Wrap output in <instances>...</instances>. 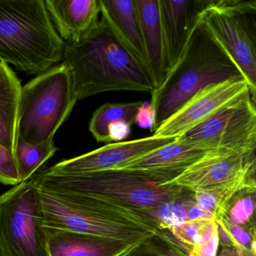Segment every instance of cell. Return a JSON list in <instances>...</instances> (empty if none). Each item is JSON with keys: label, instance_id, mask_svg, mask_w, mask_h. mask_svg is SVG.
Wrapping results in <instances>:
<instances>
[{"label": "cell", "instance_id": "obj_1", "mask_svg": "<svg viewBox=\"0 0 256 256\" xmlns=\"http://www.w3.org/2000/svg\"><path fill=\"white\" fill-rule=\"evenodd\" d=\"M64 60L71 70L78 100L109 91L155 90L148 68L126 48L101 16L78 41L66 43Z\"/></svg>", "mask_w": 256, "mask_h": 256}, {"label": "cell", "instance_id": "obj_2", "mask_svg": "<svg viewBox=\"0 0 256 256\" xmlns=\"http://www.w3.org/2000/svg\"><path fill=\"white\" fill-rule=\"evenodd\" d=\"M44 227L139 244L151 235L170 236L144 211L76 194L37 188Z\"/></svg>", "mask_w": 256, "mask_h": 256}, {"label": "cell", "instance_id": "obj_3", "mask_svg": "<svg viewBox=\"0 0 256 256\" xmlns=\"http://www.w3.org/2000/svg\"><path fill=\"white\" fill-rule=\"evenodd\" d=\"M65 47L44 0L0 1V59L40 74L64 60Z\"/></svg>", "mask_w": 256, "mask_h": 256}, {"label": "cell", "instance_id": "obj_4", "mask_svg": "<svg viewBox=\"0 0 256 256\" xmlns=\"http://www.w3.org/2000/svg\"><path fill=\"white\" fill-rule=\"evenodd\" d=\"M234 78H244L200 20L180 59L151 94L150 104L156 110L154 132L198 91Z\"/></svg>", "mask_w": 256, "mask_h": 256}, {"label": "cell", "instance_id": "obj_5", "mask_svg": "<svg viewBox=\"0 0 256 256\" xmlns=\"http://www.w3.org/2000/svg\"><path fill=\"white\" fill-rule=\"evenodd\" d=\"M37 188L56 194H76L118 204L132 209H154L191 192L161 182L138 172L108 170L76 174L42 170L31 178Z\"/></svg>", "mask_w": 256, "mask_h": 256}, {"label": "cell", "instance_id": "obj_6", "mask_svg": "<svg viewBox=\"0 0 256 256\" xmlns=\"http://www.w3.org/2000/svg\"><path fill=\"white\" fill-rule=\"evenodd\" d=\"M78 101L72 74L64 62L38 74L22 86L18 139L30 144L53 140Z\"/></svg>", "mask_w": 256, "mask_h": 256}, {"label": "cell", "instance_id": "obj_7", "mask_svg": "<svg viewBox=\"0 0 256 256\" xmlns=\"http://www.w3.org/2000/svg\"><path fill=\"white\" fill-rule=\"evenodd\" d=\"M256 2L209 0L202 22L233 61L256 96Z\"/></svg>", "mask_w": 256, "mask_h": 256}, {"label": "cell", "instance_id": "obj_8", "mask_svg": "<svg viewBox=\"0 0 256 256\" xmlns=\"http://www.w3.org/2000/svg\"><path fill=\"white\" fill-rule=\"evenodd\" d=\"M0 256H49L38 191L31 180L0 194Z\"/></svg>", "mask_w": 256, "mask_h": 256}, {"label": "cell", "instance_id": "obj_9", "mask_svg": "<svg viewBox=\"0 0 256 256\" xmlns=\"http://www.w3.org/2000/svg\"><path fill=\"white\" fill-rule=\"evenodd\" d=\"M178 138L208 152H254L256 100L250 91L242 94Z\"/></svg>", "mask_w": 256, "mask_h": 256}, {"label": "cell", "instance_id": "obj_10", "mask_svg": "<svg viewBox=\"0 0 256 256\" xmlns=\"http://www.w3.org/2000/svg\"><path fill=\"white\" fill-rule=\"evenodd\" d=\"M256 151L240 152L227 150L210 151L167 185L191 192L208 191L256 176Z\"/></svg>", "mask_w": 256, "mask_h": 256}, {"label": "cell", "instance_id": "obj_11", "mask_svg": "<svg viewBox=\"0 0 256 256\" xmlns=\"http://www.w3.org/2000/svg\"><path fill=\"white\" fill-rule=\"evenodd\" d=\"M244 78L212 84L198 91L176 113L152 132L154 137L176 138L208 119L235 98L248 92Z\"/></svg>", "mask_w": 256, "mask_h": 256}, {"label": "cell", "instance_id": "obj_12", "mask_svg": "<svg viewBox=\"0 0 256 256\" xmlns=\"http://www.w3.org/2000/svg\"><path fill=\"white\" fill-rule=\"evenodd\" d=\"M174 139L151 136L130 142L108 144L84 155L60 162L43 172L55 174H76L113 170Z\"/></svg>", "mask_w": 256, "mask_h": 256}, {"label": "cell", "instance_id": "obj_13", "mask_svg": "<svg viewBox=\"0 0 256 256\" xmlns=\"http://www.w3.org/2000/svg\"><path fill=\"white\" fill-rule=\"evenodd\" d=\"M208 152L176 138L170 143L113 170L138 172L167 185Z\"/></svg>", "mask_w": 256, "mask_h": 256}, {"label": "cell", "instance_id": "obj_14", "mask_svg": "<svg viewBox=\"0 0 256 256\" xmlns=\"http://www.w3.org/2000/svg\"><path fill=\"white\" fill-rule=\"evenodd\" d=\"M160 1L168 67L170 71L185 52L209 1Z\"/></svg>", "mask_w": 256, "mask_h": 256}, {"label": "cell", "instance_id": "obj_15", "mask_svg": "<svg viewBox=\"0 0 256 256\" xmlns=\"http://www.w3.org/2000/svg\"><path fill=\"white\" fill-rule=\"evenodd\" d=\"M44 228L49 256H121L138 244L72 230Z\"/></svg>", "mask_w": 256, "mask_h": 256}, {"label": "cell", "instance_id": "obj_16", "mask_svg": "<svg viewBox=\"0 0 256 256\" xmlns=\"http://www.w3.org/2000/svg\"><path fill=\"white\" fill-rule=\"evenodd\" d=\"M148 71L155 90L168 74L160 0H136Z\"/></svg>", "mask_w": 256, "mask_h": 256}, {"label": "cell", "instance_id": "obj_17", "mask_svg": "<svg viewBox=\"0 0 256 256\" xmlns=\"http://www.w3.org/2000/svg\"><path fill=\"white\" fill-rule=\"evenodd\" d=\"M50 20L66 43L82 38L100 18V0H44Z\"/></svg>", "mask_w": 256, "mask_h": 256}, {"label": "cell", "instance_id": "obj_18", "mask_svg": "<svg viewBox=\"0 0 256 256\" xmlns=\"http://www.w3.org/2000/svg\"><path fill=\"white\" fill-rule=\"evenodd\" d=\"M100 16L130 53L148 68L136 0H100Z\"/></svg>", "mask_w": 256, "mask_h": 256}, {"label": "cell", "instance_id": "obj_19", "mask_svg": "<svg viewBox=\"0 0 256 256\" xmlns=\"http://www.w3.org/2000/svg\"><path fill=\"white\" fill-rule=\"evenodd\" d=\"M22 82L8 64L0 59V146L14 155L18 140Z\"/></svg>", "mask_w": 256, "mask_h": 256}, {"label": "cell", "instance_id": "obj_20", "mask_svg": "<svg viewBox=\"0 0 256 256\" xmlns=\"http://www.w3.org/2000/svg\"><path fill=\"white\" fill-rule=\"evenodd\" d=\"M252 188H256V176H248L208 191L192 192V196L196 204L216 222L224 218L228 206L235 196L242 190Z\"/></svg>", "mask_w": 256, "mask_h": 256}, {"label": "cell", "instance_id": "obj_21", "mask_svg": "<svg viewBox=\"0 0 256 256\" xmlns=\"http://www.w3.org/2000/svg\"><path fill=\"white\" fill-rule=\"evenodd\" d=\"M143 102L106 103L96 110L90 121L89 130L98 142L110 144L108 128L114 122L124 121L134 124V116Z\"/></svg>", "mask_w": 256, "mask_h": 256}, {"label": "cell", "instance_id": "obj_22", "mask_svg": "<svg viewBox=\"0 0 256 256\" xmlns=\"http://www.w3.org/2000/svg\"><path fill=\"white\" fill-rule=\"evenodd\" d=\"M58 150L54 139L40 144H30L18 139L14 158L20 182L30 180L34 173L52 158Z\"/></svg>", "mask_w": 256, "mask_h": 256}, {"label": "cell", "instance_id": "obj_23", "mask_svg": "<svg viewBox=\"0 0 256 256\" xmlns=\"http://www.w3.org/2000/svg\"><path fill=\"white\" fill-rule=\"evenodd\" d=\"M217 229L218 226L215 220L204 218L187 220L169 232L188 254L194 246L210 238Z\"/></svg>", "mask_w": 256, "mask_h": 256}, {"label": "cell", "instance_id": "obj_24", "mask_svg": "<svg viewBox=\"0 0 256 256\" xmlns=\"http://www.w3.org/2000/svg\"><path fill=\"white\" fill-rule=\"evenodd\" d=\"M121 256H188L170 236L151 235Z\"/></svg>", "mask_w": 256, "mask_h": 256}, {"label": "cell", "instance_id": "obj_25", "mask_svg": "<svg viewBox=\"0 0 256 256\" xmlns=\"http://www.w3.org/2000/svg\"><path fill=\"white\" fill-rule=\"evenodd\" d=\"M256 190H242L234 197L224 218L229 222L245 227H254Z\"/></svg>", "mask_w": 256, "mask_h": 256}, {"label": "cell", "instance_id": "obj_26", "mask_svg": "<svg viewBox=\"0 0 256 256\" xmlns=\"http://www.w3.org/2000/svg\"><path fill=\"white\" fill-rule=\"evenodd\" d=\"M190 193L178 200L143 211L154 218L162 230L169 232L173 228L186 221L185 198Z\"/></svg>", "mask_w": 256, "mask_h": 256}, {"label": "cell", "instance_id": "obj_27", "mask_svg": "<svg viewBox=\"0 0 256 256\" xmlns=\"http://www.w3.org/2000/svg\"><path fill=\"white\" fill-rule=\"evenodd\" d=\"M222 220L227 226L234 247L256 256V228L238 226L229 222L224 218Z\"/></svg>", "mask_w": 256, "mask_h": 256}, {"label": "cell", "instance_id": "obj_28", "mask_svg": "<svg viewBox=\"0 0 256 256\" xmlns=\"http://www.w3.org/2000/svg\"><path fill=\"white\" fill-rule=\"evenodd\" d=\"M0 182L14 186L20 184L14 154L2 146H0Z\"/></svg>", "mask_w": 256, "mask_h": 256}, {"label": "cell", "instance_id": "obj_29", "mask_svg": "<svg viewBox=\"0 0 256 256\" xmlns=\"http://www.w3.org/2000/svg\"><path fill=\"white\" fill-rule=\"evenodd\" d=\"M156 124V110L150 102H144L138 109L134 116V124L142 128H150L154 132Z\"/></svg>", "mask_w": 256, "mask_h": 256}, {"label": "cell", "instance_id": "obj_30", "mask_svg": "<svg viewBox=\"0 0 256 256\" xmlns=\"http://www.w3.org/2000/svg\"><path fill=\"white\" fill-rule=\"evenodd\" d=\"M218 247V229L217 232L206 240L194 246L188 251V256H217Z\"/></svg>", "mask_w": 256, "mask_h": 256}, {"label": "cell", "instance_id": "obj_31", "mask_svg": "<svg viewBox=\"0 0 256 256\" xmlns=\"http://www.w3.org/2000/svg\"><path fill=\"white\" fill-rule=\"evenodd\" d=\"M132 126L124 121H118L109 126L108 128L109 142H120L131 134Z\"/></svg>", "mask_w": 256, "mask_h": 256}]
</instances>
